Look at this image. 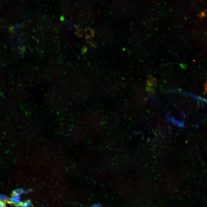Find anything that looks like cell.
<instances>
[{
    "label": "cell",
    "instance_id": "cell-1",
    "mask_svg": "<svg viewBox=\"0 0 207 207\" xmlns=\"http://www.w3.org/2000/svg\"><path fill=\"white\" fill-rule=\"evenodd\" d=\"M20 192L18 191H14L11 194V197L8 198L7 202L11 205L16 207L21 206L22 204L20 199Z\"/></svg>",
    "mask_w": 207,
    "mask_h": 207
},
{
    "label": "cell",
    "instance_id": "cell-2",
    "mask_svg": "<svg viewBox=\"0 0 207 207\" xmlns=\"http://www.w3.org/2000/svg\"><path fill=\"white\" fill-rule=\"evenodd\" d=\"M156 80L152 76L149 75L145 81V87L147 91L150 93L154 94L156 87Z\"/></svg>",
    "mask_w": 207,
    "mask_h": 207
},
{
    "label": "cell",
    "instance_id": "cell-3",
    "mask_svg": "<svg viewBox=\"0 0 207 207\" xmlns=\"http://www.w3.org/2000/svg\"><path fill=\"white\" fill-rule=\"evenodd\" d=\"M6 203L0 198V207H7L5 205Z\"/></svg>",
    "mask_w": 207,
    "mask_h": 207
},
{
    "label": "cell",
    "instance_id": "cell-4",
    "mask_svg": "<svg viewBox=\"0 0 207 207\" xmlns=\"http://www.w3.org/2000/svg\"><path fill=\"white\" fill-rule=\"evenodd\" d=\"M204 93H207V81H206V84L204 85Z\"/></svg>",
    "mask_w": 207,
    "mask_h": 207
},
{
    "label": "cell",
    "instance_id": "cell-5",
    "mask_svg": "<svg viewBox=\"0 0 207 207\" xmlns=\"http://www.w3.org/2000/svg\"><path fill=\"white\" fill-rule=\"evenodd\" d=\"M91 207H101V206L100 205L96 204L92 206Z\"/></svg>",
    "mask_w": 207,
    "mask_h": 207
}]
</instances>
